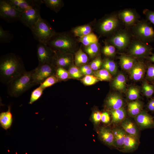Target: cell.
I'll return each instance as SVG.
<instances>
[{"label":"cell","mask_w":154,"mask_h":154,"mask_svg":"<svg viewBox=\"0 0 154 154\" xmlns=\"http://www.w3.org/2000/svg\"><path fill=\"white\" fill-rule=\"evenodd\" d=\"M112 121L115 124L121 123L126 118V111L124 107L110 110Z\"/></svg>","instance_id":"cell-26"},{"label":"cell","mask_w":154,"mask_h":154,"mask_svg":"<svg viewBox=\"0 0 154 154\" xmlns=\"http://www.w3.org/2000/svg\"><path fill=\"white\" fill-rule=\"evenodd\" d=\"M55 74L59 80H65L69 78L70 74L68 71L64 68L61 67H57L55 71Z\"/></svg>","instance_id":"cell-40"},{"label":"cell","mask_w":154,"mask_h":154,"mask_svg":"<svg viewBox=\"0 0 154 154\" xmlns=\"http://www.w3.org/2000/svg\"><path fill=\"white\" fill-rule=\"evenodd\" d=\"M100 135L101 139L105 143L109 145H114V136L112 131L102 127L100 129Z\"/></svg>","instance_id":"cell-27"},{"label":"cell","mask_w":154,"mask_h":154,"mask_svg":"<svg viewBox=\"0 0 154 154\" xmlns=\"http://www.w3.org/2000/svg\"><path fill=\"white\" fill-rule=\"evenodd\" d=\"M121 22L118 14L112 15L104 19L100 22L99 25V31L103 34L116 32L119 29Z\"/></svg>","instance_id":"cell-10"},{"label":"cell","mask_w":154,"mask_h":154,"mask_svg":"<svg viewBox=\"0 0 154 154\" xmlns=\"http://www.w3.org/2000/svg\"><path fill=\"white\" fill-rule=\"evenodd\" d=\"M142 92L144 95L149 98L152 96L154 92V86L144 80L142 84Z\"/></svg>","instance_id":"cell-36"},{"label":"cell","mask_w":154,"mask_h":154,"mask_svg":"<svg viewBox=\"0 0 154 154\" xmlns=\"http://www.w3.org/2000/svg\"><path fill=\"white\" fill-rule=\"evenodd\" d=\"M53 65L51 64H38L32 70V77L35 85L40 84L47 78L55 74Z\"/></svg>","instance_id":"cell-9"},{"label":"cell","mask_w":154,"mask_h":154,"mask_svg":"<svg viewBox=\"0 0 154 154\" xmlns=\"http://www.w3.org/2000/svg\"><path fill=\"white\" fill-rule=\"evenodd\" d=\"M103 62L100 56L97 57L91 63L90 66L92 70L96 71L102 66Z\"/></svg>","instance_id":"cell-45"},{"label":"cell","mask_w":154,"mask_h":154,"mask_svg":"<svg viewBox=\"0 0 154 154\" xmlns=\"http://www.w3.org/2000/svg\"><path fill=\"white\" fill-rule=\"evenodd\" d=\"M34 38L39 43L47 45L48 42L56 33L45 19L41 17L30 29Z\"/></svg>","instance_id":"cell-3"},{"label":"cell","mask_w":154,"mask_h":154,"mask_svg":"<svg viewBox=\"0 0 154 154\" xmlns=\"http://www.w3.org/2000/svg\"><path fill=\"white\" fill-rule=\"evenodd\" d=\"M134 118L137 124L141 129L150 127L154 125L153 117L145 110H142Z\"/></svg>","instance_id":"cell-16"},{"label":"cell","mask_w":154,"mask_h":154,"mask_svg":"<svg viewBox=\"0 0 154 154\" xmlns=\"http://www.w3.org/2000/svg\"><path fill=\"white\" fill-rule=\"evenodd\" d=\"M81 81L84 85L90 86L95 84L100 80L95 76L87 75L81 79Z\"/></svg>","instance_id":"cell-41"},{"label":"cell","mask_w":154,"mask_h":154,"mask_svg":"<svg viewBox=\"0 0 154 154\" xmlns=\"http://www.w3.org/2000/svg\"><path fill=\"white\" fill-rule=\"evenodd\" d=\"M138 138L127 134L122 147L125 151H130L136 148L139 144Z\"/></svg>","instance_id":"cell-24"},{"label":"cell","mask_w":154,"mask_h":154,"mask_svg":"<svg viewBox=\"0 0 154 154\" xmlns=\"http://www.w3.org/2000/svg\"><path fill=\"white\" fill-rule=\"evenodd\" d=\"M17 10L21 13L25 11L43 3L42 0H7Z\"/></svg>","instance_id":"cell-14"},{"label":"cell","mask_w":154,"mask_h":154,"mask_svg":"<svg viewBox=\"0 0 154 154\" xmlns=\"http://www.w3.org/2000/svg\"><path fill=\"white\" fill-rule=\"evenodd\" d=\"M126 95L127 99L130 100H138L140 96V90L137 87L131 86L128 89Z\"/></svg>","instance_id":"cell-32"},{"label":"cell","mask_w":154,"mask_h":154,"mask_svg":"<svg viewBox=\"0 0 154 154\" xmlns=\"http://www.w3.org/2000/svg\"><path fill=\"white\" fill-rule=\"evenodd\" d=\"M40 6H36L21 13L19 21L30 29L41 17Z\"/></svg>","instance_id":"cell-11"},{"label":"cell","mask_w":154,"mask_h":154,"mask_svg":"<svg viewBox=\"0 0 154 154\" xmlns=\"http://www.w3.org/2000/svg\"><path fill=\"white\" fill-rule=\"evenodd\" d=\"M146 78L150 82H154V64L148 65L146 70Z\"/></svg>","instance_id":"cell-44"},{"label":"cell","mask_w":154,"mask_h":154,"mask_svg":"<svg viewBox=\"0 0 154 154\" xmlns=\"http://www.w3.org/2000/svg\"><path fill=\"white\" fill-rule=\"evenodd\" d=\"M114 136V145L118 148H122L127 133L122 128L116 127L113 129Z\"/></svg>","instance_id":"cell-20"},{"label":"cell","mask_w":154,"mask_h":154,"mask_svg":"<svg viewBox=\"0 0 154 154\" xmlns=\"http://www.w3.org/2000/svg\"><path fill=\"white\" fill-rule=\"evenodd\" d=\"M75 44L73 40L64 33H56L47 44L56 51L62 53L70 51Z\"/></svg>","instance_id":"cell-5"},{"label":"cell","mask_w":154,"mask_h":154,"mask_svg":"<svg viewBox=\"0 0 154 154\" xmlns=\"http://www.w3.org/2000/svg\"><path fill=\"white\" fill-rule=\"evenodd\" d=\"M43 3L51 10L57 12L62 7V1L61 0H43Z\"/></svg>","instance_id":"cell-35"},{"label":"cell","mask_w":154,"mask_h":154,"mask_svg":"<svg viewBox=\"0 0 154 154\" xmlns=\"http://www.w3.org/2000/svg\"><path fill=\"white\" fill-rule=\"evenodd\" d=\"M44 90L39 86L34 90L31 92L29 104H31L38 100L42 95Z\"/></svg>","instance_id":"cell-38"},{"label":"cell","mask_w":154,"mask_h":154,"mask_svg":"<svg viewBox=\"0 0 154 154\" xmlns=\"http://www.w3.org/2000/svg\"><path fill=\"white\" fill-rule=\"evenodd\" d=\"M68 72L70 75L74 78H80L82 76V74L80 69L76 66L71 67L69 70Z\"/></svg>","instance_id":"cell-43"},{"label":"cell","mask_w":154,"mask_h":154,"mask_svg":"<svg viewBox=\"0 0 154 154\" xmlns=\"http://www.w3.org/2000/svg\"><path fill=\"white\" fill-rule=\"evenodd\" d=\"M106 104L110 110H114L123 107L124 102L120 95L114 93L108 97L106 100Z\"/></svg>","instance_id":"cell-17"},{"label":"cell","mask_w":154,"mask_h":154,"mask_svg":"<svg viewBox=\"0 0 154 154\" xmlns=\"http://www.w3.org/2000/svg\"><path fill=\"white\" fill-rule=\"evenodd\" d=\"M13 38V35L10 31L4 30L1 25H0V43L10 42Z\"/></svg>","instance_id":"cell-34"},{"label":"cell","mask_w":154,"mask_h":154,"mask_svg":"<svg viewBox=\"0 0 154 154\" xmlns=\"http://www.w3.org/2000/svg\"><path fill=\"white\" fill-rule=\"evenodd\" d=\"M102 67L103 69L107 70L112 76H115L117 74V65L114 61L108 58H106L103 62Z\"/></svg>","instance_id":"cell-28"},{"label":"cell","mask_w":154,"mask_h":154,"mask_svg":"<svg viewBox=\"0 0 154 154\" xmlns=\"http://www.w3.org/2000/svg\"><path fill=\"white\" fill-rule=\"evenodd\" d=\"M82 74L87 75H90L92 72V70L90 68H89L81 71Z\"/></svg>","instance_id":"cell-50"},{"label":"cell","mask_w":154,"mask_h":154,"mask_svg":"<svg viewBox=\"0 0 154 154\" xmlns=\"http://www.w3.org/2000/svg\"><path fill=\"white\" fill-rule=\"evenodd\" d=\"M55 52L48 45L39 43L37 46L38 64L46 63L52 64Z\"/></svg>","instance_id":"cell-12"},{"label":"cell","mask_w":154,"mask_h":154,"mask_svg":"<svg viewBox=\"0 0 154 154\" xmlns=\"http://www.w3.org/2000/svg\"><path fill=\"white\" fill-rule=\"evenodd\" d=\"M88 60L87 55L81 49H79L75 53V62L76 66H80L85 64Z\"/></svg>","instance_id":"cell-30"},{"label":"cell","mask_w":154,"mask_h":154,"mask_svg":"<svg viewBox=\"0 0 154 154\" xmlns=\"http://www.w3.org/2000/svg\"><path fill=\"white\" fill-rule=\"evenodd\" d=\"M32 73V70L26 71L8 85V93L10 96L18 97L36 85L33 81Z\"/></svg>","instance_id":"cell-2"},{"label":"cell","mask_w":154,"mask_h":154,"mask_svg":"<svg viewBox=\"0 0 154 154\" xmlns=\"http://www.w3.org/2000/svg\"><path fill=\"white\" fill-rule=\"evenodd\" d=\"M63 54L55 51L52 64H54L57 67L63 68L69 65L71 62V58Z\"/></svg>","instance_id":"cell-18"},{"label":"cell","mask_w":154,"mask_h":154,"mask_svg":"<svg viewBox=\"0 0 154 154\" xmlns=\"http://www.w3.org/2000/svg\"><path fill=\"white\" fill-rule=\"evenodd\" d=\"M118 17L125 25L129 27L133 26L139 21L140 17L134 9H126L120 11L118 13Z\"/></svg>","instance_id":"cell-13"},{"label":"cell","mask_w":154,"mask_h":154,"mask_svg":"<svg viewBox=\"0 0 154 154\" xmlns=\"http://www.w3.org/2000/svg\"><path fill=\"white\" fill-rule=\"evenodd\" d=\"M148 109L152 112L154 111V98L151 99L147 104Z\"/></svg>","instance_id":"cell-49"},{"label":"cell","mask_w":154,"mask_h":154,"mask_svg":"<svg viewBox=\"0 0 154 154\" xmlns=\"http://www.w3.org/2000/svg\"><path fill=\"white\" fill-rule=\"evenodd\" d=\"M153 49L147 43L136 38L132 40L128 47V55L136 58H146L151 53Z\"/></svg>","instance_id":"cell-7"},{"label":"cell","mask_w":154,"mask_h":154,"mask_svg":"<svg viewBox=\"0 0 154 154\" xmlns=\"http://www.w3.org/2000/svg\"><path fill=\"white\" fill-rule=\"evenodd\" d=\"M85 50L90 57H95L97 55L99 52V46L98 43H93L86 46Z\"/></svg>","instance_id":"cell-39"},{"label":"cell","mask_w":154,"mask_h":154,"mask_svg":"<svg viewBox=\"0 0 154 154\" xmlns=\"http://www.w3.org/2000/svg\"><path fill=\"white\" fill-rule=\"evenodd\" d=\"M146 66L143 62L138 61L129 71L131 79L135 81L143 79L146 72Z\"/></svg>","instance_id":"cell-15"},{"label":"cell","mask_w":154,"mask_h":154,"mask_svg":"<svg viewBox=\"0 0 154 154\" xmlns=\"http://www.w3.org/2000/svg\"><path fill=\"white\" fill-rule=\"evenodd\" d=\"M59 81L56 75L54 74L47 78L40 84L39 86L44 89L52 86Z\"/></svg>","instance_id":"cell-37"},{"label":"cell","mask_w":154,"mask_h":154,"mask_svg":"<svg viewBox=\"0 0 154 154\" xmlns=\"http://www.w3.org/2000/svg\"><path fill=\"white\" fill-rule=\"evenodd\" d=\"M143 103L138 100L129 102L127 104V112L129 115L135 117L142 110Z\"/></svg>","instance_id":"cell-23"},{"label":"cell","mask_w":154,"mask_h":154,"mask_svg":"<svg viewBox=\"0 0 154 154\" xmlns=\"http://www.w3.org/2000/svg\"><path fill=\"white\" fill-rule=\"evenodd\" d=\"M132 35L127 29H119L110 37V43L120 50H124L128 48L131 40Z\"/></svg>","instance_id":"cell-6"},{"label":"cell","mask_w":154,"mask_h":154,"mask_svg":"<svg viewBox=\"0 0 154 154\" xmlns=\"http://www.w3.org/2000/svg\"><path fill=\"white\" fill-rule=\"evenodd\" d=\"M120 124L121 128L127 134L138 138V130L134 123L131 120L126 118Z\"/></svg>","instance_id":"cell-22"},{"label":"cell","mask_w":154,"mask_h":154,"mask_svg":"<svg viewBox=\"0 0 154 154\" xmlns=\"http://www.w3.org/2000/svg\"><path fill=\"white\" fill-rule=\"evenodd\" d=\"M102 113L99 111L95 112L93 115V121L96 123L99 122L101 120Z\"/></svg>","instance_id":"cell-48"},{"label":"cell","mask_w":154,"mask_h":154,"mask_svg":"<svg viewBox=\"0 0 154 154\" xmlns=\"http://www.w3.org/2000/svg\"><path fill=\"white\" fill-rule=\"evenodd\" d=\"M121 68L129 71L133 67L137 60L136 58L129 55L122 54L119 57Z\"/></svg>","instance_id":"cell-21"},{"label":"cell","mask_w":154,"mask_h":154,"mask_svg":"<svg viewBox=\"0 0 154 154\" xmlns=\"http://www.w3.org/2000/svg\"><path fill=\"white\" fill-rule=\"evenodd\" d=\"M103 54L106 56L109 57L114 56L116 54V48L110 44H106L102 49Z\"/></svg>","instance_id":"cell-42"},{"label":"cell","mask_w":154,"mask_h":154,"mask_svg":"<svg viewBox=\"0 0 154 154\" xmlns=\"http://www.w3.org/2000/svg\"><path fill=\"white\" fill-rule=\"evenodd\" d=\"M23 63L19 56L13 53L2 56L0 59V80L8 85L25 72Z\"/></svg>","instance_id":"cell-1"},{"label":"cell","mask_w":154,"mask_h":154,"mask_svg":"<svg viewBox=\"0 0 154 154\" xmlns=\"http://www.w3.org/2000/svg\"><path fill=\"white\" fill-rule=\"evenodd\" d=\"M95 76L101 81H110L112 79V75L107 70L102 69L96 71Z\"/></svg>","instance_id":"cell-33"},{"label":"cell","mask_w":154,"mask_h":154,"mask_svg":"<svg viewBox=\"0 0 154 154\" xmlns=\"http://www.w3.org/2000/svg\"><path fill=\"white\" fill-rule=\"evenodd\" d=\"M74 35L80 38L92 33V28L89 25H85L76 27L73 30Z\"/></svg>","instance_id":"cell-29"},{"label":"cell","mask_w":154,"mask_h":154,"mask_svg":"<svg viewBox=\"0 0 154 154\" xmlns=\"http://www.w3.org/2000/svg\"><path fill=\"white\" fill-rule=\"evenodd\" d=\"M21 14L7 0H0L1 19L8 23H13L19 21Z\"/></svg>","instance_id":"cell-8"},{"label":"cell","mask_w":154,"mask_h":154,"mask_svg":"<svg viewBox=\"0 0 154 154\" xmlns=\"http://www.w3.org/2000/svg\"><path fill=\"white\" fill-rule=\"evenodd\" d=\"M126 82V78L124 75L122 73H119L113 80L112 86L116 90L120 92H123L125 88Z\"/></svg>","instance_id":"cell-25"},{"label":"cell","mask_w":154,"mask_h":154,"mask_svg":"<svg viewBox=\"0 0 154 154\" xmlns=\"http://www.w3.org/2000/svg\"><path fill=\"white\" fill-rule=\"evenodd\" d=\"M11 110V106H9L7 111L2 112L0 114V126L6 130L11 127L13 121V115Z\"/></svg>","instance_id":"cell-19"},{"label":"cell","mask_w":154,"mask_h":154,"mask_svg":"<svg viewBox=\"0 0 154 154\" xmlns=\"http://www.w3.org/2000/svg\"><path fill=\"white\" fill-rule=\"evenodd\" d=\"M101 121L104 123H107L110 121V117L108 113L104 112L102 113Z\"/></svg>","instance_id":"cell-47"},{"label":"cell","mask_w":154,"mask_h":154,"mask_svg":"<svg viewBox=\"0 0 154 154\" xmlns=\"http://www.w3.org/2000/svg\"><path fill=\"white\" fill-rule=\"evenodd\" d=\"M143 13L147 20L154 25V11L145 9L143 10Z\"/></svg>","instance_id":"cell-46"},{"label":"cell","mask_w":154,"mask_h":154,"mask_svg":"<svg viewBox=\"0 0 154 154\" xmlns=\"http://www.w3.org/2000/svg\"><path fill=\"white\" fill-rule=\"evenodd\" d=\"M132 33L136 39L144 43L154 42V31L147 21H139L132 27Z\"/></svg>","instance_id":"cell-4"},{"label":"cell","mask_w":154,"mask_h":154,"mask_svg":"<svg viewBox=\"0 0 154 154\" xmlns=\"http://www.w3.org/2000/svg\"><path fill=\"white\" fill-rule=\"evenodd\" d=\"M151 56H149L146 58L150 62H154V53H151Z\"/></svg>","instance_id":"cell-51"},{"label":"cell","mask_w":154,"mask_h":154,"mask_svg":"<svg viewBox=\"0 0 154 154\" xmlns=\"http://www.w3.org/2000/svg\"><path fill=\"white\" fill-rule=\"evenodd\" d=\"M98 40L97 36L92 32L79 38L80 41L86 46L93 43H98Z\"/></svg>","instance_id":"cell-31"}]
</instances>
